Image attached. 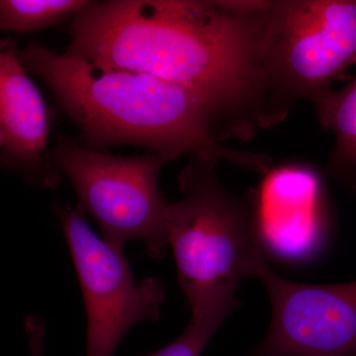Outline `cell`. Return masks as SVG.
Segmentation results:
<instances>
[{
  "instance_id": "cell-1",
  "label": "cell",
  "mask_w": 356,
  "mask_h": 356,
  "mask_svg": "<svg viewBox=\"0 0 356 356\" xmlns=\"http://www.w3.org/2000/svg\"><path fill=\"white\" fill-rule=\"evenodd\" d=\"M264 1H89L65 53L179 84L207 103L217 140L273 125L261 62Z\"/></svg>"
},
{
  "instance_id": "cell-2",
  "label": "cell",
  "mask_w": 356,
  "mask_h": 356,
  "mask_svg": "<svg viewBox=\"0 0 356 356\" xmlns=\"http://www.w3.org/2000/svg\"><path fill=\"white\" fill-rule=\"evenodd\" d=\"M21 63L53 91L92 144H133L152 153L210 154L257 173L273 156L222 146L205 100L179 84L109 69L36 43L17 50Z\"/></svg>"
},
{
  "instance_id": "cell-3",
  "label": "cell",
  "mask_w": 356,
  "mask_h": 356,
  "mask_svg": "<svg viewBox=\"0 0 356 356\" xmlns=\"http://www.w3.org/2000/svg\"><path fill=\"white\" fill-rule=\"evenodd\" d=\"M218 161L193 154L178 179L184 197L166 208L168 245L192 312L235 301L241 280L266 261L252 194L229 193L218 179Z\"/></svg>"
},
{
  "instance_id": "cell-4",
  "label": "cell",
  "mask_w": 356,
  "mask_h": 356,
  "mask_svg": "<svg viewBox=\"0 0 356 356\" xmlns=\"http://www.w3.org/2000/svg\"><path fill=\"white\" fill-rule=\"evenodd\" d=\"M261 62L273 126L356 64V0L264 1Z\"/></svg>"
},
{
  "instance_id": "cell-5",
  "label": "cell",
  "mask_w": 356,
  "mask_h": 356,
  "mask_svg": "<svg viewBox=\"0 0 356 356\" xmlns=\"http://www.w3.org/2000/svg\"><path fill=\"white\" fill-rule=\"evenodd\" d=\"M175 159L159 153L110 156L62 138L51 163L70 180L77 204L95 220L106 242L124 248L140 240L149 257L158 259L168 245V204L159 191V177Z\"/></svg>"
},
{
  "instance_id": "cell-6",
  "label": "cell",
  "mask_w": 356,
  "mask_h": 356,
  "mask_svg": "<svg viewBox=\"0 0 356 356\" xmlns=\"http://www.w3.org/2000/svg\"><path fill=\"white\" fill-rule=\"evenodd\" d=\"M58 213L83 294L86 356H114L133 325L158 320L165 285L156 278L136 283L123 248L96 235L81 205Z\"/></svg>"
},
{
  "instance_id": "cell-7",
  "label": "cell",
  "mask_w": 356,
  "mask_h": 356,
  "mask_svg": "<svg viewBox=\"0 0 356 356\" xmlns=\"http://www.w3.org/2000/svg\"><path fill=\"white\" fill-rule=\"evenodd\" d=\"M254 277L268 293L273 316L254 356H356V281L294 282L274 273L266 261Z\"/></svg>"
},
{
  "instance_id": "cell-8",
  "label": "cell",
  "mask_w": 356,
  "mask_h": 356,
  "mask_svg": "<svg viewBox=\"0 0 356 356\" xmlns=\"http://www.w3.org/2000/svg\"><path fill=\"white\" fill-rule=\"evenodd\" d=\"M50 113L41 91L18 57L13 43H0L1 163L33 181L54 186L57 173L44 165Z\"/></svg>"
},
{
  "instance_id": "cell-9",
  "label": "cell",
  "mask_w": 356,
  "mask_h": 356,
  "mask_svg": "<svg viewBox=\"0 0 356 356\" xmlns=\"http://www.w3.org/2000/svg\"><path fill=\"white\" fill-rule=\"evenodd\" d=\"M252 192L264 247L315 238L324 224L322 184L315 170L298 163L270 168Z\"/></svg>"
},
{
  "instance_id": "cell-10",
  "label": "cell",
  "mask_w": 356,
  "mask_h": 356,
  "mask_svg": "<svg viewBox=\"0 0 356 356\" xmlns=\"http://www.w3.org/2000/svg\"><path fill=\"white\" fill-rule=\"evenodd\" d=\"M318 123L336 137L325 173L356 191V77L313 102Z\"/></svg>"
},
{
  "instance_id": "cell-11",
  "label": "cell",
  "mask_w": 356,
  "mask_h": 356,
  "mask_svg": "<svg viewBox=\"0 0 356 356\" xmlns=\"http://www.w3.org/2000/svg\"><path fill=\"white\" fill-rule=\"evenodd\" d=\"M88 2L86 0H0V31H39L76 16Z\"/></svg>"
},
{
  "instance_id": "cell-12",
  "label": "cell",
  "mask_w": 356,
  "mask_h": 356,
  "mask_svg": "<svg viewBox=\"0 0 356 356\" xmlns=\"http://www.w3.org/2000/svg\"><path fill=\"white\" fill-rule=\"evenodd\" d=\"M232 311L227 307L211 306L193 312L186 330L161 350L143 356H201Z\"/></svg>"
},
{
  "instance_id": "cell-13",
  "label": "cell",
  "mask_w": 356,
  "mask_h": 356,
  "mask_svg": "<svg viewBox=\"0 0 356 356\" xmlns=\"http://www.w3.org/2000/svg\"><path fill=\"white\" fill-rule=\"evenodd\" d=\"M25 331L29 341L31 356H44L43 339L44 325L36 316H28L25 320Z\"/></svg>"
},
{
  "instance_id": "cell-14",
  "label": "cell",
  "mask_w": 356,
  "mask_h": 356,
  "mask_svg": "<svg viewBox=\"0 0 356 356\" xmlns=\"http://www.w3.org/2000/svg\"><path fill=\"white\" fill-rule=\"evenodd\" d=\"M2 143V137H1V133H0V146H1Z\"/></svg>"
},
{
  "instance_id": "cell-15",
  "label": "cell",
  "mask_w": 356,
  "mask_h": 356,
  "mask_svg": "<svg viewBox=\"0 0 356 356\" xmlns=\"http://www.w3.org/2000/svg\"><path fill=\"white\" fill-rule=\"evenodd\" d=\"M0 133H1V131H0ZM1 137H2V136H1Z\"/></svg>"
}]
</instances>
